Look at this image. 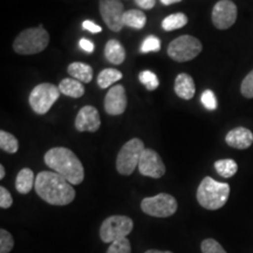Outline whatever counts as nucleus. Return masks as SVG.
<instances>
[{
	"instance_id": "nucleus-1",
	"label": "nucleus",
	"mask_w": 253,
	"mask_h": 253,
	"mask_svg": "<svg viewBox=\"0 0 253 253\" xmlns=\"http://www.w3.org/2000/svg\"><path fill=\"white\" fill-rule=\"evenodd\" d=\"M38 196L50 205L65 207L75 198V190L67 179L54 171H41L34 185Z\"/></svg>"
},
{
	"instance_id": "nucleus-2",
	"label": "nucleus",
	"mask_w": 253,
	"mask_h": 253,
	"mask_svg": "<svg viewBox=\"0 0 253 253\" xmlns=\"http://www.w3.org/2000/svg\"><path fill=\"white\" fill-rule=\"evenodd\" d=\"M43 160L52 171L61 175L72 185H79L84 182V166L71 149L63 147L52 148L45 154Z\"/></svg>"
},
{
	"instance_id": "nucleus-3",
	"label": "nucleus",
	"mask_w": 253,
	"mask_h": 253,
	"mask_svg": "<svg viewBox=\"0 0 253 253\" xmlns=\"http://www.w3.org/2000/svg\"><path fill=\"white\" fill-rule=\"evenodd\" d=\"M230 196L227 183L214 181L212 177H205L197 189V201L207 210H218L226 204Z\"/></svg>"
},
{
	"instance_id": "nucleus-4",
	"label": "nucleus",
	"mask_w": 253,
	"mask_h": 253,
	"mask_svg": "<svg viewBox=\"0 0 253 253\" xmlns=\"http://www.w3.org/2000/svg\"><path fill=\"white\" fill-rule=\"evenodd\" d=\"M49 43V34L42 26L27 28L13 41V49L20 55L38 54L46 49Z\"/></svg>"
},
{
	"instance_id": "nucleus-5",
	"label": "nucleus",
	"mask_w": 253,
	"mask_h": 253,
	"mask_svg": "<svg viewBox=\"0 0 253 253\" xmlns=\"http://www.w3.org/2000/svg\"><path fill=\"white\" fill-rule=\"evenodd\" d=\"M145 149L143 141L140 138H131L123 145L116 158V169L121 175L129 176L138 168L141 155Z\"/></svg>"
},
{
	"instance_id": "nucleus-6",
	"label": "nucleus",
	"mask_w": 253,
	"mask_h": 253,
	"mask_svg": "<svg viewBox=\"0 0 253 253\" xmlns=\"http://www.w3.org/2000/svg\"><path fill=\"white\" fill-rule=\"evenodd\" d=\"M134 221L126 216H110L103 220L100 227V238L103 243H112L116 240L126 238V236L132 231Z\"/></svg>"
},
{
	"instance_id": "nucleus-7",
	"label": "nucleus",
	"mask_w": 253,
	"mask_h": 253,
	"mask_svg": "<svg viewBox=\"0 0 253 253\" xmlns=\"http://www.w3.org/2000/svg\"><path fill=\"white\" fill-rule=\"evenodd\" d=\"M203 45L197 38L192 36H182L176 38L169 43L168 55L177 62H186L194 60L202 53Z\"/></svg>"
},
{
	"instance_id": "nucleus-8",
	"label": "nucleus",
	"mask_w": 253,
	"mask_h": 253,
	"mask_svg": "<svg viewBox=\"0 0 253 253\" xmlns=\"http://www.w3.org/2000/svg\"><path fill=\"white\" fill-rule=\"evenodd\" d=\"M59 87L52 84H40L30 94V106L38 115L48 113L52 106L60 97Z\"/></svg>"
},
{
	"instance_id": "nucleus-9",
	"label": "nucleus",
	"mask_w": 253,
	"mask_h": 253,
	"mask_svg": "<svg viewBox=\"0 0 253 253\" xmlns=\"http://www.w3.org/2000/svg\"><path fill=\"white\" fill-rule=\"evenodd\" d=\"M177 201L169 194H158L154 197H147L142 201L141 209L145 214L151 217L166 218L172 216L177 211Z\"/></svg>"
},
{
	"instance_id": "nucleus-10",
	"label": "nucleus",
	"mask_w": 253,
	"mask_h": 253,
	"mask_svg": "<svg viewBox=\"0 0 253 253\" xmlns=\"http://www.w3.org/2000/svg\"><path fill=\"white\" fill-rule=\"evenodd\" d=\"M99 8L104 24L110 31H122V28L125 27L123 25L125 8L121 0H100Z\"/></svg>"
},
{
	"instance_id": "nucleus-11",
	"label": "nucleus",
	"mask_w": 253,
	"mask_h": 253,
	"mask_svg": "<svg viewBox=\"0 0 253 253\" xmlns=\"http://www.w3.org/2000/svg\"><path fill=\"white\" fill-rule=\"evenodd\" d=\"M237 15H238V9L235 2L231 0H219L213 6L211 20L214 27L223 31L235 25Z\"/></svg>"
},
{
	"instance_id": "nucleus-12",
	"label": "nucleus",
	"mask_w": 253,
	"mask_h": 253,
	"mask_svg": "<svg viewBox=\"0 0 253 253\" xmlns=\"http://www.w3.org/2000/svg\"><path fill=\"white\" fill-rule=\"evenodd\" d=\"M138 170L143 176L151 177V178H161L166 173V166L156 151L145 148L141 155Z\"/></svg>"
},
{
	"instance_id": "nucleus-13",
	"label": "nucleus",
	"mask_w": 253,
	"mask_h": 253,
	"mask_svg": "<svg viewBox=\"0 0 253 253\" xmlns=\"http://www.w3.org/2000/svg\"><path fill=\"white\" fill-rule=\"evenodd\" d=\"M126 104H128V101H126L125 87L122 84H116L110 88L104 99L106 113L113 116L121 115L126 112Z\"/></svg>"
},
{
	"instance_id": "nucleus-14",
	"label": "nucleus",
	"mask_w": 253,
	"mask_h": 253,
	"mask_svg": "<svg viewBox=\"0 0 253 253\" xmlns=\"http://www.w3.org/2000/svg\"><path fill=\"white\" fill-rule=\"evenodd\" d=\"M101 126L100 114L93 106H84L79 110L75 119V128L78 131L95 132L99 130Z\"/></svg>"
},
{
	"instance_id": "nucleus-15",
	"label": "nucleus",
	"mask_w": 253,
	"mask_h": 253,
	"mask_svg": "<svg viewBox=\"0 0 253 253\" xmlns=\"http://www.w3.org/2000/svg\"><path fill=\"white\" fill-rule=\"evenodd\" d=\"M225 141L231 148L239 150L248 149L253 143V132L244 126H238L227 132Z\"/></svg>"
},
{
	"instance_id": "nucleus-16",
	"label": "nucleus",
	"mask_w": 253,
	"mask_h": 253,
	"mask_svg": "<svg viewBox=\"0 0 253 253\" xmlns=\"http://www.w3.org/2000/svg\"><path fill=\"white\" fill-rule=\"evenodd\" d=\"M175 93L183 100H191L196 93L194 79L186 73H181L177 75L175 80Z\"/></svg>"
},
{
	"instance_id": "nucleus-17",
	"label": "nucleus",
	"mask_w": 253,
	"mask_h": 253,
	"mask_svg": "<svg viewBox=\"0 0 253 253\" xmlns=\"http://www.w3.org/2000/svg\"><path fill=\"white\" fill-rule=\"evenodd\" d=\"M104 56L113 65H121L126 60L125 47L119 40H109L104 46Z\"/></svg>"
},
{
	"instance_id": "nucleus-18",
	"label": "nucleus",
	"mask_w": 253,
	"mask_h": 253,
	"mask_svg": "<svg viewBox=\"0 0 253 253\" xmlns=\"http://www.w3.org/2000/svg\"><path fill=\"white\" fill-rule=\"evenodd\" d=\"M36 178L33 171L28 168H24L19 171L17 179H15V189L19 194L26 195L36 185Z\"/></svg>"
},
{
	"instance_id": "nucleus-19",
	"label": "nucleus",
	"mask_w": 253,
	"mask_h": 253,
	"mask_svg": "<svg viewBox=\"0 0 253 253\" xmlns=\"http://www.w3.org/2000/svg\"><path fill=\"white\" fill-rule=\"evenodd\" d=\"M69 75L75 80L89 84L93 80V68L84 62H73L68 66Z\"/></svg>"
},
{
	"instance_id": "nucleus-20",
	"label": "nucleus",
	"mask_w": 253,
	"mask_h": 253,
	"mask_svg": "<svg viewBox=\"0 0 253 253\" xmlns=\"http://www.w3.org/2000/svg\"><path fill=\"white\" fill-rule=\"evenodd\" d=\"M59 89L61 91V94L73 97V99H79V97L84 96V87L82 82L75 80L73 78L63 79L62 81H60Z\"/></svg>"
},
{
	"instance_id": "nucleus-21",
	"label": "nucleus",
	"mask_w": 253,
	"mask_h": 253,
	"mask_svg": "<svg viewBox=\"0 0 253 253\" xmlns=\"http://www.w3.org/2000/svg\"><path fill=\"white\" fill-rule=\"evenodd\" d=\"M147 24V17L140 9H129L123 15V25L125 26L142 30Z\"/></svg>"
},
{
	"instance_id": "nucleus-22",
	"label": "nucleus",
	"mask_w": 253,
	"mask_h": 253,
	"mask_svg": "<svg viewBox=\"0 0 253 253\" xmlns=\"http://www.w3.org/2000/svg\"><path fill=\"white\" fill-rule=\"evenodd\" d=\"M122 73L114 68H106L102 72H100L99 77H97V84L101 89H106L112 86L113 84L120 81L122 79Z\"/></svg>"
},
{
	"instance_id": "nucleus-23",
	"label": "nucleus",
	"mask_w": 253,
	"mask_h": 253,
	"mask_svg": "<svg viewBox=\"0 0 253 253\" xmlns=\"http://www.w3.org/2000/svg\"><path fill=\"white\" fill-rule=\"evenodd\" d=\"M214 169L217 173L224 178H230V177L235 176L236 172L238 171V164L236 161L226 158V160H219L214 162Z\"/></svg>"
},
{
	"instance_id": "nucleus-24",
	"label": "nucleus",
	"mask_w": 253,
	"mask_h": 253,
	"mask_svg": "<svg viewBox=\"0 0 253 253\" xmlns=\"http://www.w3.org/2000/svg\"><path fill=\"white\" fill-rule=\"evenodd\" d=\"M186 24H188V17L184 13H173L164 18L162 28L167 32H171L184 27Z\"/></svg>"
},
{
	"instance_id": "nucleus-25",
	"label": "nucleus",
	"mask_w": 253,
	"mask_h": 253,
	"mask_svg": "<svg viewBox=\"0 0 253 253\" xmlns=\"http://www.w3.org/2000/svg\"><path fill=\"white\" fill-rule=\"evenodd\" d=\"M0 148L7 154H15L19 149V142L14 135L1 130L0 131Z\"/></svg>"
},
{
	"instance_id": "nucleus-26",
	"label": "nucleus",
	"mask_w": 253,
	"mask_h": 253,
	"mask_svg": "<svg viewBox=\"0 0 253 253\" xmlns=\"http://www.w3.org/2000/svg\"><path fill=\"white\" fill-rule=\"evenodd\" d=\"M138 80L148 90H155L160 86L157 75L151 71H142L138 75Z\"/></svg>"
},
{
	"instance_id": "nucleus-27",
	"label": "nucleus",
	"mask_w": 253,
	"mask_h": 253,
	"mask_svg": "<svg viewBox=\"0 0 253 253\" xmlns=\"http://www.w3.org/2000/svg\"><path fill=\"white\" fill-rule=\"evenodd\" d=\"M14 248V239L8 231L0 230V253H9Z\"/></svg>"
},
{
	"instance_id": "nucleus-28",
	"label": "nucleus",
	"mask_w": 253,
	"mask_h": 253,
	"mask_svg": "<svg viewBox=\"0 0 253 253\" xmlns=\"http://www.w3.org/2000/svg\"><path fill=\"white\" fill-rule=\"evenodd\" d=\"M107 253H131V245L128 238L116 240L110 244Z\"/></svg>"
},
{
	"instance_id": "nucleus-29",
	"label": "nucleus",
	"mask_w": 253,
	"mask_h": 253,
	"mask_svg": "<svg viewBox=\"0 0 253 253\" xmlns=\"http://www.w3.org/2000/svg\"><path fill=\"white\" fill-rule=\"evenodd\" d=\"M201 250L203 253H227L225 250L223 249V246H221L217 240H214L212 238L203 240L201 244Z\"/></svg>"
},
{
	"instance_id": "nucleus-30",
	"label": "nucleus",
	"mask_w": 253,
	"mask_h": 253,
	"mask_svg": "<svg viewBox=\"0 0 253 253\" xmlns=\"http://www.w3.org/2000/svg\"><path fill=\"white\" fill-rule=\"evenodd\" d=\"M161 49V40L155 36H149L147 39H144L143 43L141 45V53H149V52H158Z\"/></svg>"
},
{
	"instance_id": "nucleus-31",
	"label": "nucleus",
	"mask_w": 253,
	"mask_h": 253,
	"mask_svg": "<svg viewBox=\"0 0 253 253\" xmlns=\"http://www.w3.org/2000/svg\"><path fill=\"white\" fill-rule=\"evenodd\" d=\"M201 102L208 110H214L218 107L216 95L210 89L203 91V94L201 95Z\"/></svg>"
},
{
	"instance_id": "nucleus-32",
	"label": "nucleus",
	"mask_w": 253,
	"mask_h": 253,
	"mask_svg": "<svg viewBox=\"0 0 253 253\" xmlns=\"http://www.w3.org/2000/svg\"><path fill=\"white\" fill-rule=\"evenodd\" d=\"M242 95L246 99H253V69L244 78L240 86Z\"/></svg>"
},
{
	"instance_id": "nucleus-33",
	"label": "nucleus",
	"mask_w": 253,
	"mask_h": 253,
	"mask_svg": "<svg viewBox=\"0 0 253 253\" xmlns=\"http://www.w3.org/2000/svg\"><path fill=\"white\" fill-rule=\"evenodd\" d=\"M12 204H13V198L8 190L5 189V186H0V208L8 209Z\"/></svg>"
},
{
	"instance_id": "nucleus-34",
	"label": "nucleus",
	"mask_w": 253,
	"mask_h": 253,
	"mask_svg": "<svg viewBox=\"0 0 253 253\" xmlns=\"http://www.w3.org/2000/svg\"><path fill=\"white\" fill-rule=\"evenodd\" d=\"M82 28L88 32H90V33H100V32L102 31L101 26H99V25H96L94 21H90V20H84V23H82Z\"/></svg>"
},
{
	"instance_id": "nucleus-35",
	"label": "nucleus",
	"mask_w": 253,
	"mask_h": 253,
	"mask_svg": "<svg viewBox=\"0 0 253 253\" xmlns=\"http://www.w3.org/2000/svg\"><path fill=\"white\" fill-rule=\"evenodd\" d=\"M79 46H80V48L82 50H84V52H87V53H93L94 49H95L94 43L91 42L90 40L84 39V38L79 41Z\"/></svg>"
},
{
	"instance_id": "nucleus-36",
	"label": "nucleus",
	"mask_w": 253,
	"mask_h": 253,
	"mask_svg": "<svg viewBox=\"0 0 253 253\" xmlns=\"http://www.w3.org/2000/svg\"><path fill=\"white\" fill-rule=\"evenodd\" d=\"M135 2L143 9H151L156 5V0H135Z\"/></svg>"
},
{
	"instance_id": "nucleus-37",
	"label": "nucleus",
	"mask_w": 253,
	"mask_h": 253,
	"mask_svg": "<svg viewBox=\"0 0 253 253\" xmlns=\"http://www.w3.org/2000/svg\"><path fill=\"white\" fill-rule=\"evenodd\" d=\"M181 1H182V0H161V2H162V4L166 5V6L177 4V2H181Z\"/></svg>"
},
{
	"instance_id": "nucleus-38",
	"label": "nucleus",
	"mask_w": 253,
	"mask_h": 253,
	"mask_svg": "<svg viewBox=\"0 0 253 253\" xmlns=\"http://www.w3.org/2000/svg\"><path fill=\"white\" fill-rule=\"evenodd\" d=\"M144 253H172V252H170V251H158V250H148V251L144 252Z\"/></svg>"
},
{
	"instance_id": "nucleus-39",
	"label": "nucleus",
	"mask_w": 253,
	"mask_h": 253,
	"mask_svg": "<svg viewBox=\"0 0 253 253\" xmlns=\"http://www.w3.org/2000/svg\"><path fill=\"white\" fill-rule=\"evenodd\" d=\"M5 177V168L4 166H0V179H2Z\"/></svg>"
}]
</instances>
